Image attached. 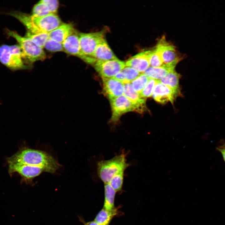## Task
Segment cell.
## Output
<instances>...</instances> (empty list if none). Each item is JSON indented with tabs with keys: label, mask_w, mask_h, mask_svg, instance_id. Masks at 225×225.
Here are the masks:
<instances>
[{
	"label": "cell",
	"mask_w": 225,
	"mask_h": 225,
	"mask_svg": "<svg viewBox=\"0 0 225 225\" xmlns=\"http://www.w3.org/2000/svg\"><path fill=\"white\" fill-rule=\"evenodd\" d=\"M8 164H24L43 167L54 173L61 165L55 158L44 151L23 148L7 159Z\"/></svg>",
	"instance_id": "obj_1"
},
{
	"label": "cell",
	"mask_w": 225,
	"mask_h": 225,
	"mask_svg": "<svg viewBox=\"0 0 225 225\" xmlns=\"http://www.w3.org/2000/svg\"><path fill=\"white\" fill-rule=\"evenodd\" d=\"M126 154L123 152L112 158L102 160L97 164L98 175L104 184L109 183L116 174L124 172L130 165L127 162Z\"/></svg>",
	"instance_id": "obj_2"
},
{
	"label": "cell",
	"mask_w": 225,
	"mask_h": 225,
	"mask_svg": "<svg viewBox=\"0 0 225 225\" xmlns=\"http://www.w3.org/2000/svg\"><path fill=\"white\" fill-rule=\"evenodd\" d=\"M7 32L8 36L15 38L18 42L24 61L32 64L46 58V54L43 49L37 45L28 38L22 37L15 31L7 29Z\"/></svg>",
	"instance_id": "obj_3"
},
{
	"label": "cell",
	"mask_w": 225,
	"mask_h": 225,
	"mask_svg": "<svg viewBox=\"0 0 225 225\" xmlns=\"http://www.w3.org/2000/svg\"><path fill=\"white\" fill-rule=\"evenodd\" d=\"M0 62L13 70L26 69L29 68L25 63L21 49L18 44L0 45Z\"/></svg>",
	"instance_id": "obj_4"
},
{
	"label": "cell",
	"mask_w": 225,
	"mask_h": 225,
	"mask_svg": "<svg viewBox=\"0 0 225 225\" xmlns=\"http://www.w3.org/2000/svg\"><path fill=\"white\" fill-rule=\"evenodd\" d=\"M112 114L110 122L115 124L123 114L134 111L139 113L143 112L140 108L130 101L124 95L110 100Z\"/></svg>",
	"instance_id": "obj_5"
},
{
	"label": "cell",
	"mask_w": 225,
	"mask_h": 225,
	"mask_svg": "<svg viewBox=\"0 0 225 225\" xmlns=\"http://www.w3.org/2000/svg\"><path fill=\"white\" fill-rule=\"evenodd\" d=\"M81 50L86 55L92 57L98 45L105 38V32L102 31L90 33H79Z\"/></svg>",
	"instance_id": "obj_6"
},
{
	"label": "cell",
	"mask_w": 225,
	"mask_h": 225,
	"mask_svg": "<svg viewBox=\"0 0 225 225\" xmlns=\"http://www.w3.org/2000/svg\"><path fill=\"white\" fill-rule=\"evenodd\" d=\"M93 66L102 78H113L126 67L125 62L118 58L105 61H97Z\"/></svg>",
	"instance_id": "obj_7"
},
{
	"label": "cell",
	"mask_w": 225,
	"mask_h": 225,
	"mask_svg": "<svg viewBox=\"0 0 225 225\" xmlns=\"http://www.w3.org/2000/svg\"><path fill=\"white\" fill-rule=\"evenodd\" d=\"M64 51L68 54L77 57L85 62L93 65L96 60L85 55L82 51L79 43V34L75 30L62 43Z\"/></svg>",
	"instance_id": "obj_8"
},
{
	"label": "cell",
	"mask_w": 225,
	"mask_h": 225,
	"mask_svg": "<svg viewBox=\"0 0 225 225\" xmlns=\"http://www.w3.org/2000/svg\"><path fill=\"white\" fill-rule=\"evenodd\" d=\"M43 172H48L47 169L43 167L24 164H8L10 175L17 172L22 177V180L27 183H32L33 178Z\"/></svg>",
	"instance_id": "obj_9"
},
{
	"label": "cell",
	"mask_w": 225,
	"mask_h": 225,
	"mask_svg": "<svg viewBox=\"0 0 225 225\" xmlns=\"http://www.w3.org/2000/svg\"><path fill=\"white\" fill-rule=\"evenodd\" d=\"M31 15L35 24L43 32L49 33L62 24L61 19L56 14L51 13L40 17Z\"/></svg>",
	"instance_id": "obj_10"
},
{
	"label": "cell",
	"mask_w": 225,
	"mask_h": 225,
	"mask_svg": "<svg viewBox=\"0 0 225 225\" xmlns=\"http://www.w3.org/2000/svg\"><path fill=\"white\" fill-rule=\"evenodd\" d=\"M103 93L110 100L123 94L124 84L113 78H103Z\"/></svg>",
	"instance_id": "obj_11"
},
{
	"label": "cell",
	"mask_w": 225,
	"mask_h": 225,
	"mask_svg": "<svg viewBox=\"0 0 225 225\" xmlns=\"http://www.w3.org/2000/svg\"><path fill=\"white\" fill-rule=\"evenodd\" d=\"M151 50L140 52L125 62L126 66L132 68L140 73H143L150 66V57Z\"/></svg>",
	"instance_id": "obj_12"
},
{
	"label": "cell",
	"mask_w": 225,
	"mask_h": 225,
	"mask_svg": "<svg viewBox=\"0 0 225 225\" xmlns=\"http://www.w3.org/2000/svg\"><path fill=\"white\" fill-rule=\"evenodd\" d=\"M158 51L164 64L180 59L177 56L175 47L167 42L164 37L158 42L156 47Z\"/></svg>",
	"instance_id": "obj_13"
},
{
	"label": "cell",
	"mask_w": 225,
	"mask_h": 225,
	"mask_svg": "<svg viewBox=\"0 0 225 225\" xmlns=\"http://www.w3.org/2000/svg\"><path fill=\"white\" fill-rule=\"evenodd\" d=\"M152 96L156 101L162 104L168 102L172 103L177 96L172 90L159 81L155 86Z\"/></svg>",
	"instance_id": "obj_14"
},
{
	"label": "cell",
	"mask_w": 225,
	"mask_h": 225,
	"mask_svg": "<svg viewBox=\"0 0 225 225\" xmlns=\"http://www.w3.org/2000/svg\"><path fill=\"white\" fill-rule=\"evenodd\" d=\"M180 59L172 62L164 64L158 67L150 66L143 73L149 78L159 80L164 77L168 73L174 70V68Z\"/></svg>",
	"instance_id": "obj_15"
},
{
	"label": "cell",
	"mask_w": 225,
	"mask_h": 225,
	"mask_svg": "<svg viewBox=\"0 0 225 225\" xmlns=\"http://www.w3.org/2000/svg\"><path fill=\"white\" fill-rule=\"evenodd\" d=\"M19 21L27 29L28 32L33 34L43 32L35 24L33 21L31 15L18 11H12L7 13Z\"/></svg>",
	"instance_id": "obj_16"
},
{
	"label": "cell",
	"mask_w": 225,
	"mask_h": 225,
	"mask_svg": "<svg viewBox=\"0 0 225 225\" xmlns=\"http://www.w3.org/2000/svg\"><path fill=\"white\" fill-rule=\"evenodd\" d=\"M70 23L62 24L58 27L49 32V38L62 43L64 40L75 31Z\"/></svg>",
	"instance_id": "obj_17"
},
{
	"label": "cell",
	"mask_w": 225,
	"mask_h": 225,
	"mask_svg": "<svg viewBox=\"0 0 225 225\" xmlns=\"http://www.w3.org/2000/svg\"><path fill=\"white\" fill-rule=\"evenodd\" d=\"M92 57L97 61H105L118 58L104 39L97 46Z\"/></svg>",
	"instance_id": "obj_18"
},
{
	"label": "cell",
	"mask_w": 225,
	"mask_h": 225,
	"mask_svg": "<svg viewBox=\"0 0 225 225\" xmlns=\"http://www.w3.org/2000/svg\"><path fill=\"white\" fill-rule=\"evenodd\" d=\"M123 95L138 106L143 112L147 110L146 98L142 97L140 93L136 92L133 88L131 83L124 84Z\"/></svg>",
	"instance_id": "obj_19"
},
{
	"label": "cell",
	"mask_w": 225,
	"mask_h": 225,
	"mask_svg": "<svg viewBox=\"0 0 225 225\" xmlns=\"http://www.w3.org/2000/svg\"><path fill=\"white\" fill-rule=\"evenodd\" d=\"M179 78L180 75L174 70L168 73L159 81L161 83L170 88L177 96L180 92L179 85Z\"/></svg>",
	"instance_id": "obj_20"
},
{
	"label": "cell",
	"mask_w": 225,
	"mask_h": 225,
	"mask_svg": "<svg viewBox=\"0 0 225 225\" xmlns=\"http://www.w3.org/2000/svg\"><path fill=\"white\" fill-rule=\"evenodd\" d=\"M105 200L103 208L109 211L115 208L114 201L116 192L109 183L104 184Z\"/></svg>",
	"instance_id": "obj_21"
},
{
	"label": "cell",
	"mask_w": 225,
	"mask_h": 225,
	"mask_svg": "<svg viewBox=\"0 0 225 225\" xmlns=\"http://www.w3.org/2000/svg\"><path fill=\"white\" fill-rule=\"evenodd\" d=\"M116 208L109 211L104 208L98 214L94 221L100 225H109L112 218L117 214Z\"/></svg>",
	"instance_id": "obj_22"
},
{
	"label": "cell",
	"mask_w": 225,
	"mask_h": 225,
	"mask_svg": "<svg viewBox=\"0 0 225 225\" xmlns=\"http://www.w3.org/2000/svg\"><path fill=\"white\" fill-rule=\"evenodd\" d=\"M49 33L43 32L37 34H33L27 32L25 37L30 39L33 43L42 48L49 38Z\"/></svg>",
	"instance_id": "obj_23"
},
{
	"label": "cell",
	"mask_w": 225,
	"mask_h": 225,
	"mask_svg": "<svg viewBox=\"0 0 225 225\" xmlns=\"http://www.w3.org/2000/svg\"><path fill=\"white\" fill-rule=\"evenodd\" d=\"M149 79L144 73H142L130 83L133 89L140 93L147 84Z\"/></svg>",
	"instance_id": "obj_24"
},
{
	"label": "cell",
	"mask_w": 225,
	"mask_h": 225,
	"mask_svg": "<svg viewBox=\"0 0 225 225\" xmlns=\"http://www.w3.org/2000/svg\"><path fill=\"white\" fill-rule=\"evenodd\" d=\"M32 13L31 15L35 17H42L51 13L46 4L41 0L34 6Z\"/></svg>",
	"instance_id": "obj_25"
},
{
	"label": "cell",
	"mask_w": 225,
	"mask_h": 225,
	"mask_svg": "<svg viewBox=\"0 0 225 225\" xmlns=\"http://www.w3.org/2000/svg\"><path fill=\"white\" fill-rule=\"evenodd\" d=\"M124 172H120L114 176L109 184L117 192L120 191L122 188L124 179Z\"/></svg>",
	"instance_id": "obj_26"
},
{
	"label": "cell",
	"mask_w": 225,
	"mask_h": 225,
	"mask_svg": "<svg viewBox=\"0 0 225 225\" xmlns=\"http://www.w3.org/2000/svg\"><path fill=\"white\" fill-rule=\"evenodd\" d=\"M149 62L150 66L153 67H160L164 64L160 54L156 47L151 50Z\"/></svg>",
	"instance_id": "obj_27"
},
{
	"label": "cell",
	"mask_w": 225,
	"mask_h": 225,
	"mask_svg": "<svg viewBox=\"0 0 225 225\" xmlns=\"http://www.w3.org/2000/svg\"><path fill=\"white\" fill-rule=\"evenodd\" d=\"M159 82V80L149 78L147 84L140 93L141 96L145 98L151 97L155 86Z\"/></svg>",
	"instance_id": "obj_28"
},
{
	"label": "cell",
	"mask_w": 225,
	"mask_h": 225,
	"mask_svg": "<svg viewBox=\"0 0 225 225\" xmlns=\"http://www.w3.org/2000/svg\"><path fill=\"white\" fill-rule=\"evenodd\" d=\"M44 48L47 50L52 52L64 51L62 43L57 42L49 38L46 42Z\"/></svg>",
	"instance_id": "obj_29"
},
{
	"label": "cell",
	"mask_w": 225,
	"mask_h": 225,
	"mask_svg": "<svg viewBox=\"0 0 225 225\" xmlns=\"http://www.w3.org/2000/svg\"><path fill=\"white\" fill-rule=\"evenodd\" d=\"M122 71L124 73L128 83H130L141 74L134 69L126 66Z\"/></svg>",
	"instance_id": "obj_30"
},
{
	"label": "cell",
	"mask_w": 225,
	"mask_h": 225,
	"mask_svg": "<svg viewBox=\"0 0 225 225\" xmlns=\"http://www.w3.org/2000/svg\"><path fill=\"white\" fill-rule=\"evenodd\" d=\"M49 9L51 13L56 14L59 7V2L57 0H42Z\"/></svg>",
	"instance_id": "obj_31"
},
{
	"label": "cell",
	"mask_w": 225,
	"mask_h": 225,
	"mask_svg": "<svg viewBox=\"0 0 225 225\" xmlns=\"http://www.w3.org/2000/svg\"><path fill=\"white\" fill-rule=\"evenodd\" d=\"M216 150L220 152L222 156L223 159L225 162V142L223 140H221L220 144L216 148Z\"/></svg>",
	"instance_id": "obj_32"
},
{
	"label": "cell",
	"mask_w": 225,
	"mask_h": 225,
	"mask_svg": "<svg viewBox=\"0 0 225 225\" xmlns=\"http://www.w3.org/2000/svg\"><path fill=\"white\" fill-rule=\"evenodd\" d=\"M85 225H100L95 221L90 222L87 223Z\"/></svg>",
	"instance_id": "obj_33"
}]
</instances>
